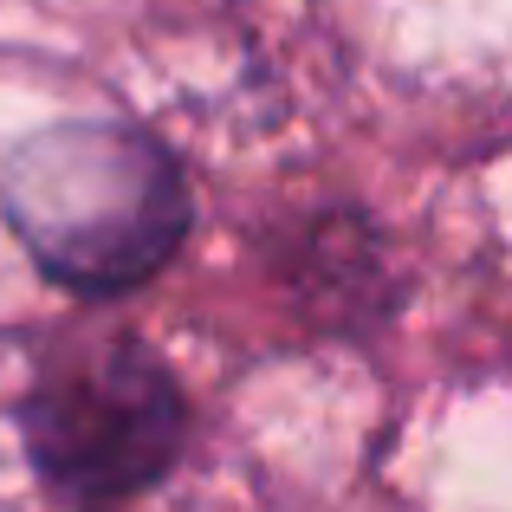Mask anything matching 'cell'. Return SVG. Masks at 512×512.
<instances>
[{"label":"cell","instance_id":"1","mask_svg":"<svg viewBox=\"0 0 512 512\" xmlns=\"http://www.w3.org/2000/svg\"><path fill=\"white\" fill-rule=\"evenodd\" d=\"M0 201L33 260L72 292L150 279L188 227L163 143L124 124H59L33 137L0 175Z\"/></svg>","mask_w":512,"mask_h":512},{"label":"cell","instance_id":"2","mask_svg":"<svg viewBox=\"0 0 512 512\" xmlns=\"http://www.w3.org/2000/svg\"><path fill=\"white\" fill-rule=\"evenodd\" d=\"M33 467L59 500L111 512L169 474L182 448V389L137 344H98L39 376L20 409Z\"/></svg>","mask_w":512,"mask_h":512}]
</instances>
